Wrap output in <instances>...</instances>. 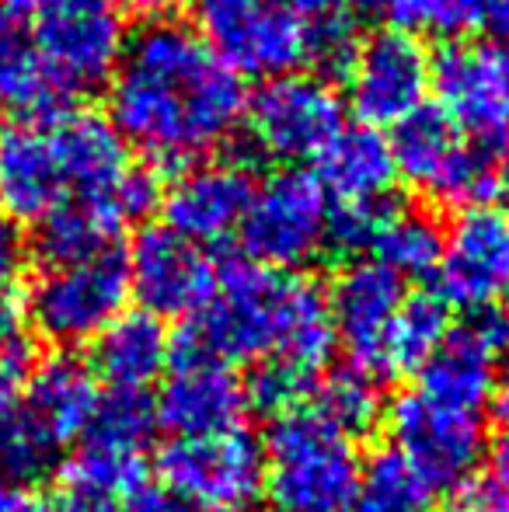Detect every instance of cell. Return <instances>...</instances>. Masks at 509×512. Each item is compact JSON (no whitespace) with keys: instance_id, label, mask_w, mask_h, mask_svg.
Returning a JSON list of instances; mask_svg holds the SVG:
<instances>
[{"instance_id":"33","label":"cell","mask_w":509,"mask_h":512,"mask_svg":"<svg viewBox=\"0 0 509 512\" xmlns=\"http://www.w3.org/2000/svg\"><path fill=\"white\" fill-rule=\"evenodd\" d=\"M35 370V335L28 314L0 304V391H21Z\"/></svg>"},{"instance_id":"28","label":"cell","mask_w":509,"mask_h":512,"mask_svg":"<svg viewBox=\"0 0 509 512\" xmlns=\"http://www.w3.org/2000/svg\"><path fill=\"white\" fill-rule=\"evenodd\" d=\"M440 248H443V230L429 216L394 206L370 251H374L377 262H384L401 279H419L436 272Z\"/></svg>"},{"instance_id":"22","label":"cell","mask_w":509,"mask_h":512,"mask_svg":"<svg viewBox=\"0 0 509 512\" xmlns=\"http://www.w3.org/2000/svg\"><path fill=\"white\" fill-rule=\"evenodd\" d=\"M140 485V453L109 450L84 439V446H77V453L67 457L56 474L53 512H119Z\"/></svg>"},{"instance_id":"20","label":"cell","mask_w":509,"mask_h":512,"mask_svg":"<svg viewBox=\"0 0 509 512\" xmlns=\"http://www.w3.org/2000/svg\"><path fill=\"white\" fill-rule=\"evenodd\" d=\"M171 338L161 317L147 310H123L102 335L95 338V359L91 373L109 391H136L147 394L150 384L168 373L171 366Z\"/></svg>"},{"instance_id":"39","label":"cell","mask_w":509,"mask_h":512,"mask_svg":"<svg viewBox=\"0 0 509 512\" xmlns=\"http://www.w3.org/2000/svg\"><path fill=\"white\" fill-rule=\"evenodd\" d=\"M286 4L297 7L304 18H328V14H349V18H356L360 11L374 7L377 0H286Z\"/></svg>"},{"instance_id":"34","label":"cell","mask_w":509,"mask_h":512,"mask_svg":"<svg viewBox=\"0 0 509 512\" xmlns=\"http://www.w3.org/2000/svg\"><path fill=\"white\" fill-rule=\"evenodd\" d=\"M360 28L349 14H328V18H307V60L321 70H346L360 46Z\"/></svg>"},{"instance_id":"45","label":"cell","mask_w":509,"mask_h":512,"mask_svg":"<svg viewBox=\"0 0 509 512\" xmlns=\"http://www.w3.org/2000/svg\"><path fill=\"white\" fill-rule=\"evenodd\" d=\"M102 4H109V0H102Z\"/></svg>"},{"instance_id":"4","label":"cell","mask_w":509,"mask_h":512,"mask_svg":"<svg viewBox=\"0 0 509 512\" xmlns=\"http://www.w3.org/2000/svg\"><path fill=\"white\" fill-rule=\"evenodd\" d=\"M391 154L398 178L450 209L492 203L503 189L499 150L468 140L440 105H422L394 126Z\"/></svg>"},{"instance_id":"41","label":"cell","mask_w":509,"mask_h":512,"mask_svg":"<svg viewBox=\"0 0 509 512\" xmlns=\"http://www.w3.org/2000/svg\"><path fill=\"white\" fill-rule=\"evenodd\" d=\"M492 408H496L499 422L509 429V366H506L503 377L496 380V391H492Z\"/></svg>"},{"instance_id":"17","label":"cell","mask_w":509,"mask_h":512,"mask_svg":"<svg viewBox=\"0 0 509 512\" xmlns=\"http://www.w3.org/2000/svg\"><path fill=\"white\" fill-rule=\"evenodd\" d=\"M245 411V380L234 373V366L196 345L178 342L154 401L157 425H164L171 436H210L241 429Z\"/></svg>"},{"instance_id":"38","label":"cell","mask_w":509,"mask_h":512,"mask_svg":"<svg viewBox=\"0 0 509 512\" xmlns=\"http://www.w3.org/2000/svg\"><path fill=\"white\" fill-rule=\"evenodd\" d=\"M0 512H53V502L32 485H0Z\"/></svg>"},{"instance_id":"32","label":"cell","mask_w":509,"mask_h":512,"mask_svg":"<svg viewBox=\"0 0 509 512\" xmlns=\"http://www.w3.org/2000/svg\"><path fill=\"white\" fill-rule=\"evenodd\" d=\"M314 384H318V377L283 363V359H262V363H255L252 377L245 380V394L248 405L269 411L276 418L283 411L304 405V398L314 391Z\"/></svg>"},{"instance_id":"31","label":"cell","mask_w":509,"mask_h":512,"mask_svg":"<svg viewBox=\"0 0 509 512\" xmlns=\"http://www.w3.org/2000/svg\"><path fill=\"white\" fill-rule=\"evenodd\" d=\"M349 512H429V488L391 450L363 467L360 492Z\"/></svg>"},{"instance_id":"8","label":"cell","mask_w":509,"mask_h":512,"mask_svg":"<svg viewBox=\"0 0 509 512\" xmlns=\"http://www.w3.org/2000/svg\"><path fill=\"white\" fill-rule=\"evenodd\" d=\"M164 492L192 512H248L262 495L265 460L252 432L175 436L157 453Z\"/></svg>"},{"instance_id":"27","label":"cell","mask_w":509,"mask_h":512,"mask_svg":"<svg viewBox=\"0 0 509 512\" xmlns=\"http://www.w3.org/2000/svg\"><path fill=\"white\" fill-rule=\"evenodd\" d=\"M60 446L42 432L21 391H0V478L7 485H32L53 467Z\"/></svg>"},{"instance_id":"44","label":"cell","mask_w":509,"mask_h":512,"mask_svg":"<svg viewBox=\"0 0 509 512\" xmlns=\"http://www.w3.org/2000/svg\"><path fill=\"white\" fill-rule=\"evenodd\" d=\"M499 161H503V185L509 189V143L503 147V154H499Z\"/></svg>"},{"instance_id":"2","label":"cell","mask_w":509,"mask_h":512,"mask_svg":"<svg viewBox=\"0 0 509 512\" xmlns=\"http://www.w3.org/2000/svg\"><path fill=\"white\" fill-rule=\"evenodd\" d=\"M182 342L231 366L283 359L311 377L325 370L339 345L328 297L311 279L255 262L227 265L220 272L217 290Z\"/></svg>"},{"instance_id":"43","label":"cell","mask_w":509,"mask_h":512,"mask_svg":"<svg viewBox=\"0 0 509 512\" xmlns=\"http://www.w3.org/2000/svg\"><path fill=\"white\" fill-rule=\"evenodd\" d=\"M7 4L21 7V11H39V7H46L49 0H7Z\"/></svg>"},{"instance_id":"7","label":"cell","mask_w":509,"mask_h":512,"mask_svg":"<svg viewBox=\"0 0 509 512\" xmlns=\"http://www.w3.org/2000/svg\"><path fill=\"white\" fill-rule=\"evenodd\" d=\"M332 199L307 171L286 168L255 185L252 206L238 227L248 262L293 272L328 248Z\"/></svg>"},{"instance_id":"35","label":"cell","mask_w":509,"mask_h":512,"mask_svg":"<svg viewBox=\"0 0 509 512\" xmlns=\"http://www.w3.org/2000/svg\"><path fill=\"white\" fill-rule=\"evenodd\" d=\"M25 258L28 248L21 227L0 213V304H11L18 293V283L25 276Z\"/></svg>"},{"instance_id":"30","label":"cell","mask_w":509,"mask_h":512,"mask_svg":"<svg viewBox=\"0 0 509 512\" xmlns=\"http://www.w3.org/2000/svg\"><path fill=\"white\" fill-rule=\"evenodd\" d=\"M157 425L154 405L147 401V394L136 391H109L98 398V408L91 415L84 439L102 443L109 450L123 453H143V446L150 443V432Z\"/></svg>"},{"instance_id":"11","label":"cell","mask_w":509,"mask_h":512,"mask_svg":"<svg viewBox=\"0 0 509 512\" xmlns=\"http://www.w3.org/2000/svg\"><path fill=\"white\" fill-rule=\"evenodd\" d=\"M346 74V105L370 129H394L426 105L433 91V56L419 35L377 28L363 35Z\"/></svg>"},{"instance_id":"1","label":"cell","mask_w":509,"mask_h":512,"mask_svg":"<svg viewBox=\"0 0 509 512\" xmlns=\"http://www.w3.org/2000/svg\"><path fill=\"white\" fill-rule=\"evenodd\" d=\"M245 81L206 46L196 25L150 18L126 35L109 77V119L157 168H189L245 122Z\"/></svg>"},{"instance_id":"5","label":"cell","mask_w":509,"mask_h":512,"mask_svg":"<svg viewBox=\"0 0 509 512\" xmlns=\"http://www.w3.org/2000/svg\"><path fill=\"white\" fill-rule=\"evenodd\" d=\"M129 300L126 255L105 248L84 258L46 262L25 300V314L35 335L53 345L95 342Z\"/></svg>"},{"instance_id":"3","label":"cell","mask_w":509,"mask_h":512,"mask_svg":"<svg viewBox=\"0 0 509 512\" xmlns=\"http://www.w3.org/2000/svg\"><path fill=\"white\" fill-rule=\"evenodd\" d=\"M262 492L276 512H349L363 481L360 446L318 408L272 418L262 446Z\"/></svg>"},{"instance_id":"24","label":"cell","mask_w":509,"mask_h":512,"mask_svg":"<svg viewBox=\"0 0 509 512\" xmlns=\"http://www.w3.org/2000/svg\"><path fill=\"white\" fill-rule=\"evenodd\" d=\"M56 88L42 63L35 25L28 11L14 4H0V105L11 112L32 115L46 112L56 102Z\"/></svg>"},{"instance_id":"37","label":"cell","mask_w":509,"mask_h":512,"mask_svg":"<svg viewBox=\"0 0 509 512\" xmlns=\"http://www.w3.org/2000/svg\"><path fill=\"white\" fill-rule=\"evenodd\" d=\"M119 512H192L189 506H182V502L175 499L171 492H164V488H147L140 485L133 495L123 502V509Z\"/></svg>"},{"instance_id":"19","label":"cell","mask_w":509,"mask_h":512,"mask_svg":"<svg viewBox=\"0 0 509 512\" xmlns=\"http://www.w3.org/2000/svg\"><path fill=\"white\" fill-rule=\"evenodd\" d=\"M255 196V178L238 161H199L161 196L164 223L199 244L234 237Z\"/></svg>"},{"instance_id":"10","label":"cell","mask_w":509,"mask_h":512,"mask_svg":"<svg viewBox=\"0 0 509 512\" xmlns=\"http://www.w3.org/2000/svg\"><path fill=\"white\" fill-rule=\"evenodd\" d=\"M196 28L248 81H272L307 60V18L286 0H199Z\"/></svg>"},{"instance_id":"13","label":"cell","mask_w":509,"mask_h":512,"mask_svg":"<svg viewBox=\"0 0 509 512\" xmlns=\"http://www.w3.org/2000/svg\"><path fill=\"white\" fill-rule=\"evenodd\" d=\"M42 63L56 95L109 84L126 46V28L102 0H49L35 21Z\"/></svg>"},{"instance_id":"26","label":"cell","mask_w":509,"mask_h":512,"mask_svg":"<svg viewBox=\"0 0 509 512\" xmlns=\"http://www.w3.org/2000/svg\"><path fill=\"white\" fill-rule=\"evenodd\" d=\"M450 335V304L440 293H405L387 345V373H415Z\"/></svg>"},{"instance_id":"25","label":"cell","mask_w":509,"mask_h":512,"mask_svg":"<svg viewBox=\"0 0 509 512\" xmlns=\"http://www.w3.org/2000/svg\"><path fill=\"white\" fill-rule=\"evenodd\" d=\"M391 28L443 39H509V0H381Z\"/></svg>"},{"instance_id":"29","label":"cell","mask_w":509,"mask_h":512,"mask_svg":"<svg viewBox=\"0 0 509 512\" xmlns=\"http://www.w3.org/2000/svg\"><path fill=\"white\" fill-rule=\"evenodd\" d=\"M311 394L314 408L353 439L370 432L377 425V418H381V391H377L374 377L363 370L328 373L321 384H314Z\"/></svg>"},{"instance_id":"40","label":"cell","mask_w":509,"mask_h":512,"mask_svg":"<svg viewBox=\"0 0 509 512\" xmlns=\"http://www.w3.org/2000/svg\"><path fill=\"white\" fill-rule=\"evenodd\" d=\"M489 485L509 502V432L489 450Z\"/></svg>"},{"instance_id":"6","label":"cell","mask_w":509,"mask_h":512,"mask_svg":"<svg viewBox=\"0 0 509 512\" xmlns=\"http://www.w3.org/2000/svg\"><path fill=\"white\" fill-rule=\"evenodd\" d=\"M394 453L429 492L457 495L475 481L485 457L482 411L457 408L422 394L419 387L394 398L387 411Z\"/></svg>"},{"instance_id":"14","label":"cell","mask_w":509,"mask_h":512,"mask_svg":"<svg viewBox=\"0 0 509 512\" xmlns=\"http://www.w3.org/2000/svg\"><path fill=\"white\" fill-rule=\"evenodd\" d=\"M129 297L154 317H189L217 290L220 269L206 244L178 234L168 223H147L126 255Z\"/></svg>"},{"instance_id":"9","label":"cell","mask_w":509,"mask_h":512,"mask_svg":"<svg viewBox=\"0 0 509 512\" xmlns=\"http://www.w3.org/2000/svg\"><path fill=\"white\" fill-rule=\"evenodd\" d=\"M255 150L276 164L318 161L346 129V102L318 74H279L262 81L245 108Z\"/></svg>"},{"instance_id":"21","label":"cell","mask_w":509,"mask_h":512,"mask_svg":"<svg viewBox=\"0 0 509 512\" xmlns=\"http://www.w3.org/2000/svg\"><path fill=\"white\" fill-rule=\"evenodd\" d=\"M318 182L339 206H363L391 199L398 182V164L391 154V140L381 129L356 126L342 129L328 150L318 157Z\"/></svg>"},{"instance_id":"42","label":"cell","mask_w":509,"mask_h":512,"mask_svg":"<svg viewBox=\"0 0 509 512\" xmlns=\"http://www.w3.org/2000/svg\"><path fill=\"white\" fill-rule=\"evenodd\" d=\"M123 4L129 7V11H136V14H147V18H157V14H161L164 7L171 4V0H123Z\"/></svg>"},{"instance_id":"15","label":"cell","mask_w":509,"mask_h":512,"mask_svg":"<svg viewBox=\"0 0 509 512\" xmlns=\"http://www.w3.org/2000/svg\"><path fill=\"white\" fill-rule=\"evenodd\" d=\"M440 297L450 307L492 310L509 297V213L496 203L457 209L450 227L443 230L440 262Z\"/></svg>"},{"instance_id":"16","label":"cell","mask_w":509,"mask_h":512,"mask_svg":"<svg viewBox=\"0 0 509 512\" xmlns=\"http://www.w3.org/2000/svg\"><path fill=\"white\" fill-rule=\"evenodd\" d=\"M74 199L67 161L46 112L21 115L0 129V213L7 220L46 223Z\"/></svg>"},{"instance_id":"12","label":"cell","mask_w":509,"mask_h":512,"mask_svg":"<svg viewBox=\"0 0 509 512\" xmlns=\"http://www.w3.org/2000/svg\"><path fill=\"white\" fill-rule=\"evenodd\" d=\"M440 108L468 140L503 154L509 143V39H454L433 56Z\"/></svg>"},{"instance_id":"23","label":"cell","mask_w":509,"mask_h":512,"mask_svg":"<svg viewBox=\"0 0 509 512\" xmlns=\"http://www.w3.org/2000/svg\"><path fill=\"white\" fill-rule=\"evenodd\" d=\"M21 398L35 422L42 425V432L63 450L70 439L88 429L102 391H98V377L81 359L53 356L35 366L28 384L21 387Z\"/></svg>"},{"instance_id":"18","label":"cell","mask_w":509,"mask_h":512,"mask_svg":"<svg viewBox=\"0 0 509 512\" xmlns=\"http://www.w3.org/2000/svg\"><path fill=\"white\" fill-rule=\"evenodd\" d=\"M405 293V279L377 258H356L335 276L328 314H332L335 342L346 349L353 370L370 377L387 373V345Z\"/></svg>"},{"instance_id":"36","label":"cell","mask_w":509,"mask_h":512,"mask_svg":"<svg viewBox=\"0 0 509 512\" xmlns=\"http://www.w3.org/2000/svg\"><path fill=\"white\" fill-rule=\"evenodd\" d=\"M457 512H509V502L489 481H471L457 492Z\"/></svg>"}]
</instances>
